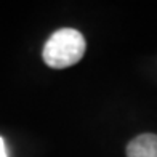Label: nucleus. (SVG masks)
I'll return each instance as SVG.
<instances>
[{"instance_id": "nucleus-1", "label": "nucleus", "mask_w": 157, "mask_h": 157, "mask_svg": "<svg viewBox=\"0 0 157 157\" xmlns=\"http://www.w3.org/2000/svg\"><path fill=\"white\" fill-rule=\"evenodd\" d=\"M85 39L75 29H59L52 34V37L44 45V61L53 69H64L74 66L82 59L85 53Z\"/></svg>"}, {"instance_id": "nucleus-2", "label": "nucleus", "mask_w": 157, "mask_h": 157, "mask_svg": "<svg viewBox=\"0 0 157 157\" xmlns=\"http://www.w3.org/2000/svg\"><path fill=\"white\" fill-rule=\"evenodd\" d=\"M127 157H157V135L144 133L127 146Z\"/></svg>"}, {"instance_id": "nucleus-3", "label": "nucleus", "mask_w": 157, "mask_h": 157, "mask_svg": "<svg viewBox=\"0 0 157 157\" xmlns=\"http://www.w3.org/2000/svg\"><path fill=\"white\" fill-rule=\"evenodd\" d=\"M0 157H8L6 155V147H5V141L0 136Z\"/></svg>"}]
</instances>
